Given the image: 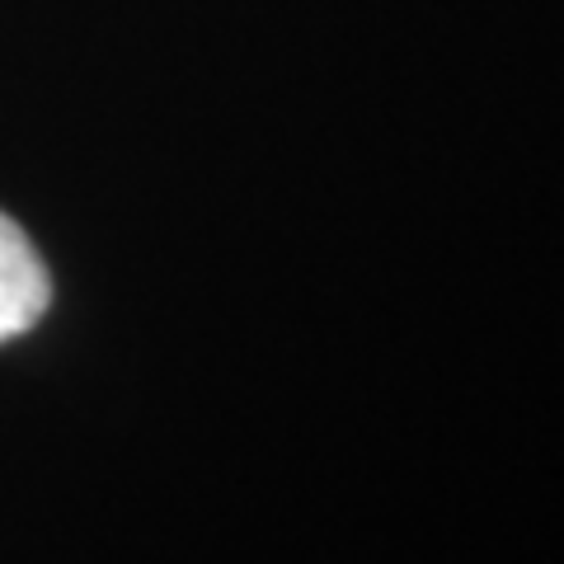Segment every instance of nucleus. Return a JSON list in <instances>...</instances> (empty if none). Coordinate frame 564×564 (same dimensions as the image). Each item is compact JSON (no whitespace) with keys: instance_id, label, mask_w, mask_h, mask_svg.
I'll use <instances>...</instances> for the list:
<instances>
[{"instance_id":"1","label":"nucleus","mask_w":564,"mask_h":564,"mask_svg":"<svg viewBox=\"0 0 564 564\" xmlns=\"http://www.w3.org/2000/svg\"><path fill=\"white\" fill-rule=\"evenodd\" d=\"M47 306H52L47 263L33 250L24 226L0 212V344L29 334L47 315Z\"/></svg>"}]
</instances>
